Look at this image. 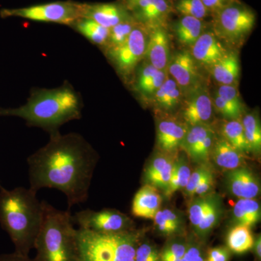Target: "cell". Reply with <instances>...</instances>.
Returning a JSON list of instances; mask_svg holds the SVG:
<instances>
[{
  "instance_id": "7",
  "label": "cell",
  "mask_w": 261,
  "mask_h": 261,
  "mask_svg": "<svg viewBox=\"0 0 261 261\" xmlns=\"http://www.w3.org/2000/svg\"><path fill=\"white\" fill-rule=\"evenodd\" d=\"M73 221L80 228L95 232L118 233L135 229L130 218L114 209L81 211L73 216Z\"/></svg>"
},
{
  "instance_id": "10",
  "label": "cell",
  "mask_w": 261,
  "mask_h": 261,
  "mask_svg": "<svg viewBox=\"0 0 261 261\" xmlns=\"http://www.w3.org/2000/svg\"><path fill=\"white\" fill-rule=\"evenodd\" d=\"M226 186L230 193L239 199H255L260 194L258 179L248 168H235L226 176Z\"/></svg>"
},
{
  "instance_id": "13",
  "label": "cell",
  "mask_w": 261,
  "mask_h": 261,
  "mask_svg": "<svg viewBox=\"0 0 261 261\" xmlns=\"http://www.w3.org/2000/svg\"><path fill=\"white\" fill-rule=\"evenodd\" d=\"M162 197L159 190L145 185L137 191L132 202V214L136 217L153 219L161 208Z\"/></svg>"
},
{
  "instance_id": "2",
  "label": "cell",
  "mask_w": 261,
  "mask_h": 261,
  "mask_svg": "<svg viewBox=\"0 0 261 261\" xmlns=\"http://www.w3.org/2000/svg\"><path fill=\"white\" fill-rule=\"evenodd\" d=\"M83 107L80 93L65 82L57 88H33L25 104L18 108H0V117H18L27 126L42 128L51 135L59 132L65 123L80 119Z\"/></svg>"
},
{
  "instance_id": "38",
  "label": "cell",
  "mask_w": 261,
  "mask_h": 261,
  "mask_svg": "<svg viewBox=\"0 0 261 261\" xmlns=\"http://www.w3.org/2000/svg\"><path fill=\"white\" fill-rule=\"evenodd\" d=\"M153 220L158 231L163 236L177 237L179 236L180 233H181L178 228L175 227L168 221L163 214L162 210L158 211Z\"/></svg>"
},
{
  "instance_id": "37",
  "label": "cell",
  "mask_w": 261,
  "mask_h": 261,
  "mask_svg": "<svg viewBox=\"0 0 261 261\" xmlns=\"http://www.w3.org/2000/svg\"><path fill=\"white\" fill-rule=\"evenodd\" d=\"M214 106L216 109L218 110V111L224 118L229 120V121L238 120V118L242 116V113H243L242 110L235 108L232 105L226 102V100H224L223 98L219 97L217 94L215 97Z\"/></svg>"
},
{
  "instance_id": "14",
  "label": "cell",
  "mask_w": 261,
  "mask_h": 261,
  "mask_svg": "<svg viewBox=\"0 0 261 261\" xmlns=\"http://www.w3.org/2000/svg\"><path fill=\"white\" fill-rule=\"evenodd\" d=\"M175 160L168 154H159L154 157L146 168L144 178L147 185L158 190L166 191L172 174Z\"/></svg>"
},
{
  "instance_id": "33",
  "label": "cell",
  "mask_w": 261,
  "mask_h": 261,
  "mask_svg": "<svg viewBox=\"0 0 261 261\" xmlns=\"http://www.w3.org/2000/svg\"><path fill=\"white\" fill-rule=\"evenodd\" d=\"M135 27L133 22L127 18L110 29L109 37L106 44L107 49L121 45L126 42Z\"/></svg>"
},
{
  "instance_id": "15",
  "label": "cell",
  "mask_w": 261,
  "mask_h": 261,
  "mask_svg": "<svg viewBox=\"0 0 261 261\" xmlns=\"http://www.w3.org/2000/svg\"><path fill=\"white\" fill-rule=\"evenodd\" d=\"M187 130L179 122L163 120L157 127L158 145L166 153H171L181 147Z\"/></svg>"
},
{
  "instance_id": "18",
  "label": "cell",
  "mask_w": 261,
  "mask_h": 261,
  "mask_svg": "<svg viewBox=\"0 0 261 261\" xmlns=\"http://www.w3.org/2000/svg\"><path fill=\"white\" fill-rule=\"evenodd\" d=\"M82 18L92 19L108 29L128 18L124 10L116 4H84Z\"/></svg>"
},
{
  "instance_id": "47",
  "label": "cell",
  "mask_w": 261,
  "mask_h": 261,
  "mask_svg": "<svg viewBox=\"0 0 261 261\" xmlns=\"http://www.w3.org/2000/svg\"><path fill=\"white\" fill-rule=\"evenodd\" d=\"M208 10L220 11L231 5L232 0H201Z\"/></svg>"
},
{
  "instance_id": "21",
  "label": "cell",
  "mask_w": 261,
  "mask_h": 261,
  "mask_svg": "<svg viewBox=\"0 0 261 261\" xmlns=\"http://www.w3.org/2000/svg\"><path fill=\"white\" fill-rule=\"evenodd\" d=\"M240 62L235 53H226L213 65V75L221 85H233L240 75Z\"/></svg>"
},
{
  "instance_id": "9",
  "label": "cell",
  "mask_w": 261,
  "mask_h": 261,
  "mask_svg": "<svg viewBox=\"0 0 261 261\" xmlns=\"http://www.w3.org/2000/svg\"><path fill=\"white\" fill-rule=\"evenodd\" d=\"M255 15L246 8L226 7L219 11V23L226 37L237 39L250 32L255 23Z\"/></svg>"
},
{
  "instance_id": "27",
  "label": "cell",
  "mask_w": 261,
  "mask_h": 261,
  "mask_svg": "<svg viewBox=\"0 0 261 261\" xmlns=\"http://www.w3.org/2000/svg\"><path fill=\"white\" fill-rule=\"evenodd\" d=\"M223 135L225 140L242 153L247 154L251 152L242 122L232 120L225 123L223 126Z\"/></svg>"
},
{
  "instance_id": "32",
  "label": "cell",
  "mask_w": 261,
  "mask_h": 261,
  "mask_svg": "<svg viewBox=\"0 0 261 261\" xmlns=\"http://www.w3.org/2000/svg\"><path fill=\"white\" fill-rule=\"evenodd\" d=\"M216 196V195L198 196V197L192 200L189 207V216H190V222L194 230L198 226L201 220L208 210Z\"/></svg>"
},
{
  "instance_id": "46",
  "label": "cell",
  "mask_w": 261,
  "mask_h": 261,
  "mask_svg": "<svg viewBox=\"0 0 261 261\" xmlns=\"http://www.w3.org/2000/svg\"><path fill=\"white\" fill-rule=\"evenodd\" d=\"M214 173H213L212 171H211L210 172L206 175L204 179L201 181L200 185L196 188L195 195H205L209 192V190H211L213 185H214Z\"/></svg>"
},
{
  "instance_id": "39",
  "label": "cell",
  "mask_w": 261,
  "mask_h": 261,
  "mask_svg": "<svg viewBox=\"0 0 261 261\" xmlns=\"http://www.w3.org/2000/svg\"><path fill=\"white\" fill-rule=\"evenodd\" d=\"M211 170L205 165H201L200 167L197 168L193 173L190 175L189 178L188 183L185 187V193L189 197H193L195 196V191L196 188L200 185L201 181L204 179L206 175Z\"/></svg>"
},
{
  "instance_id": "44",
  "label": "cell",
  "mask_w": 261,
  "mask_h": 261,
  "mask_svg": "<svg viewBox=\"0 0 261 261\" xmlns=\"http://www.w3.org/2000/svg\"><path fill=\"white\" fill-rule=\"evenodd\" d=\"M159 70L150 64L143 67L140 70L138 77H137V84H136V88L137 90H140L142 87H143L149 82V80H150L156 74Z\"/></svg>"
},
{
  "instance_id": "3",
  "label": "cell",
  "mask_w": 261,
  "mask_h": 261,
  "mask_svg": "<svg viewBox=\"0 0 261 261\" xmlns=\"http://www.w3.org/2000/svg\"><path fill=\"white\" fill-rule=\"evenodd\" d=\"M44 202L30 188L0 189V225L11 239L15 252L28 256L34 249L44 216Z\"/></svg>"
},
{
  "instance_id": "52",
  "label": "cell",
  "mask_w": 261,
  "mask_h": 261,
  "mask_svg": "<svg viewBox=\"0 0 261 261\" xmlns=\"http://www.w3.org/2000/svg\"><path fill=\"white\" fill-rule=\"evenodd\" d=\"M161 261H181V259H172V260H164Z\"/></svg>"
},
{
  "instance_id": "11",
  "label": "cell",
  "mask_w": 261,
  "mask_h": 261,
  "mask_svg": "<svg viewBox=\"0 0 261 261\" xmlns=\"http://www.w3.org/2000/svg\"><path fill=\"white\" fill-rule=\"evenodd\" d=\"M183 117L191 126L208 125L212 119L213 105L205 91H198L192 96L184 108Z\"/></svg>"
},
{
  "instance_id": "28",
  "label": "cell",
  "mask_w": 261,
  "mask_h": 261,
  "mask_svg": "<svg viewBox=\"0 0 261 261\" xmlns=\"http://www.w3.org/2000/svg\"><path fill=\"white\" fill-rule=\"evenodd\" d=\"M181 97L179 87L173 79L166 78L154 93L158 106L164 110H171L177 106Z\"/></svg>"
},
{
  "instance_id": "29",
  "label": "cell",
  "mask_w": 261,
  "mask_h": 261,
  "mask_svg": "<svg viewBox=\"0 0 261 261\" xmlns=\"http://www.w3.org/2000/svg\"><path fill=\"white\" fill-rule=\"evenodd\" d=\"M222 214V204L219 196L216 195L208 210L195 230L197 238L200 240L207 238L211 231L219 224Z\"/></svg>"
},
{
  "instance_id": "30",
  "label": "cell",
  "mask_w": 261,
  "mask_h": 261,
  "mask_svg": "<svg viewBox=\"0 0 261 261\" xmlns=\"http://www.w3.org/2000/svg\"><path fill=\"white\" fill-rule=\"evenodd\" d=\"M212 133H214V130L209 125L192 126L190 130H187L181 146L187 154L192 158L202 141Z\"/></svg>"
},
{
  "instance_id": "40",
  "label": "cell",
  "mask_w": 261,
  "mask_h": 261,
  "mask_svg": "<svg viewBox=\"0 0 261 261\" xmlns=\"http://www.w3.org/2000/svg\"><path fill=\"white\" fill-rule=\"evenodd\" d=\"M215 136L214 133L211 134L202 141V143L196 149L191 159L196 162H205L210 157L214 145Z\"/></svg>"
},
{
  "instance_id": "43",
  "label": "cell",
  "mask_w": 261,
  "mask_h": 261,
  "mask_svg": "<svg viewBox=\"0 0 261 261\" xmlns=\"http://www.w3.org/2000/svg\"><path fill=\"white\" fill-rule=\"evenodd\" d=\"M166 79V75L164 70H159L156 74L138 91L144 95L154 94L157 92L158 89L161 87Z\"/></svg>"
},
{
  "instance_id": "20",
  "label": "cell",
  "mask_w": 261,
  "mask_h": 261,
  "mask_svg": "<svg viewBox=\"0 0 261 261\" xmlns=\"http://www.w3.org/2000/svg\"><path fill=\"white\" fill-rule=\"evenodd\" d=\"M232 215L236 226L251 228L260 221V203L255 199H239L233 206Z\"/></svg>"
},
{
  "instance_id": "8",
  "label": "cell",
  "mask_w": 261,
  "mask_h": 261,
  "mask_svg": "<svg viewBox=\"0 0 261 261\" xmlns=\"http://www.w3.org/2000/svg\"><path fill=\"white\" fill-rule=\"evenodd\" d=\"M148 39L142 29L135 27L126 42L107 49L108 58L117 69L124 75L130 74L141 60L146 56Z\"/></svg>"
},
{
  "instance_id": "35",
  "label": "cell",
  "mask_w": 261,
  "mask_h": 261,
  "mask_svg": "<svg viewBox=\"0 0 261 261\" xmlns=\"http://www.w3.org/2000/svg\"><path fill=\"white\" fill-rule=\"evenodd\" d=\"M176 8L184 16L193 17L199 20L205 18L208 11L201 0H178Z\"/></svg>"
},
{
  "instance_id": "42",
  "label": "cell",
  "mask_w": 261,
  "mask_h": 261,
  "mask_svg": "<svg viewBox=\"0 0 261 261\" xmlns=\"http://www.w3.org/2000/svg\"><path fill=\"white\" fill-rule=\"evenodd\" d=\"M205 260L203 249L200 243L193 240H188L186 252L181 261H204Z\"/></svg>"
},
{
  "instance_id": "4",
  "label": "cell",
  "mask_w": 261,
  "mask_h": 261,
  "mask_svg": "<svg viewBox=\"0 0 261 261\" xmlns=\"http://www.w3.org/2000/svg\"><path fill=\"white\" fill-rule=\"evenodd\" d=\"M70 210L61 211L44 202V216L34 249V261H76L77 229Z\"/></svg>"
},
{
  "instance_id": "41",
  "label": "cell",
  "mask_w": 261,
  "mask_h": 261,
  "mask_svg": "<svg viewBox=\"0 0 261 261\" xmlns=\"http://www.w3.org/2000/svg\"><path fill=\"white\" fill-rule=\"evenodd\" d=\"M217 95L232 105L235 108L243 111V105L240 100L238 89L233 85H221L218 90Z\"/></svg>"
},
{
  "instance_id": "36",
  "label": "cell",
  "mask_w": 261,
  "mask_h": 261,
  "mask_svg": "<svg viewBox=\"0 0 261 261\" xmlns=\"http://www.w3.org/2000/svg\"><path fill=\"white\" fill-rule=\"evenodd\" d=\"M135 261H161L160 252L152 244L141 240L136 250Z\"/></svg>"
},
{
  "instance_id": "6",
  "label": "cell",
  "mask_w": 261,
  "mask_h": 261,
  "mask_svg": "<svg viewBox=\"0 0 261 261\" xmlns=\"http://www.w3.org/2000/svg\"><path fill=\"white\" fill-rule=\"evenodd\" d=\"M84 4L73 2H56L18 9H3L2 18L20 17L35 21L49 22L71 25L83 16Z\"/></svg>"
},
{
  "instance_id": "45",
  "label": "cell",
  "mask_w": 261,
  "mask_h": 261,
  "mask_svg": "<svg viewBox=\"0 0 261 261\" xmlns=\"http://www.w3.org/2000/svg\"><path fill=\"white\" fill-rule=\"evenodd\" d=\"M231 252L227 247H216L211 249L207 252L208 261H229Z\"/></svg>"
},
{
  "instance_id": "51",
  "label": "cell",
  "mask_w": 261,
  "mask_h": 261,
  "mask_svg": "<svg viewBox=\"0 0 261 261\" xmlns=\"http://www.w3.org/2000/svg\"><path fill=\"white\" fill-rule=\"evenodd\" d=\"M139 1L140 0H127V5H128V8H134Z\"/></svg>"
},
{
  "instance_id": "25",
  "label": "cell",
  "mask_w": 261,
  "mask_h": 261,
  "mask_svg": "<svg viewBox=\"0 0 261 261\" xmlns=\"http://www.w3.org/2000/svg\"><path fill=\"white\" fill-rule=\"evenodd\" d=\"M203 30L202 20L193 17L184 16L175 27V32L181 43L192 45L197 40Z\"/></svg>"
},
{
  "instance_id": "26",
  "label": "cell",
  "mask_w": 261,
  "mask_h": 261,
  "mask_svg": "<svg viewBox=\"0 0 261 261\" xmlns=\"http://www.w3.org/2000/svg\"><path fill=\"white\" fill-rule=\"evenodd\" d=\"M191 173V169L185 158L180 156L179 159L174 161L171 178L167 190L165 191L166 197H171L175 192L185 189Z\"/></svg>"
},
{
  "instance_id": "1",
  "label": "cell",
  "mask_w": 261,
  "mask_h": 261,
  "mask_svg": "<svg viewBox=\"0 0 261 261\" xmlns=\"http://www.w3.org/2000/svg\"><path fill=\"white\" fill-rule=\"evenodd\" d=\"M98 156L90 144L78 133L49 135L47 145L27 159L31 190L56 189L68 200V209L84 203L89 190Z\"/></svg>"
},
{
  "instance_id": "17",
  "label": "cell",
  "mask_w": 261,
  "mask_h": 261,
  "mask_svg": "<svg viewBox=\"0 0 261 261\" xmlns=\"http://www.w3.org/2000/svg\"><path fill=\"white\" fill-rule=\"evenodd\" d=\"M169 41L167 33L162 28L154 29L149 35L146 56L150 65L159 70H164L169 63Z\"/></svg>"
},
{
  "instance_id": "24",
  "label": "cell",
  "mask_w": 261,
  "mask_h": 261,
  "mask_svg": "<svg viewBox=\"0 0 261 261\" xmlns=\"http://www.w3.org/2000/svg\"><path fill=\"white\" fill-rule=\"evenodd\" d=\"M134 9L141 20L147 23L159 21L168 10L167 0H140Z\"/></svg>"
},
{
  "instance_id": "54",
  "label": "cell",
  "mask_w": 261,
  "mask_h": 261,
  "mask_svg": "<svg viewBox=\"0 0 261 261\" xmlns=\"http://www.w3.org/2000/svg\"><path fill=\"white\" fill-rule=\"evenodd\" d=\"M204 261H208V260H206V259H205V260H204Z\"/></svg>"
},
{
  "instance_id": "23",
  "label": "cell",
  "mask_w": 261,
  "mask_h": 261,
  "mask_svg": "<svg viewBox=\"0 0 261 261\" xmlns=\"http://www.w3.org/2000/svg\"><path fill=\"white\" fill-rule=\"evenodd\" d=\"M254 240L250 228L235 226L228 233L226 244L230 251L241 255L251 250Z\"/></svg>"
},
{
  "instance_id": "19",
  "label": "cell",
  "mask_w": 261,
  "mask_h": 261,
  "mask_svg": "<svg viewBox=\"0 0 261 261\" xmlns=\"http://www.w3.org/2000/svg\"><path fill=\"white\" fill-rule=\"evenodd\" d=\"M212 151L215 163L222 169L231 171L243 166L244 154L230 145L224 138L214 142Z\"/></svg>"
},
{
  "instance_id": "16",
  "label": "cell",
  "mask_w": 261,
  "mask_h": 261,
  "mask_svg": "<svg viewBox=\"0 0 261 261\" xmlns=\"http://www.w3.org/2000/svg\"><path fill=\"white\" fill-rule=\"evenodd\" d=\"M168 71L178 87L187 89L197 78L195 59L187 51H181L173 57L168 65Z\"/></svg>"
},
{
  "instance_id": "31",
  "label": "cell",
  "mask_w": 261,
  "mask_h": 261,
  "mask_svg": "<svg viewBox=\"0 0 261 261\" xmlns=\"http://www.w3.org/2000/svg\"><path fill=\"white\" fill-rule=\"evenodd\" d=\"M242 123L251 152L258 153L261 149V127L258 118L252 113L246 115Z\"/></svg>"
},
{
  "instance_id": "53",
  "label": "cell",
  "mask_w": 261,
  "mask_h": 261,
  "mask_svg": "<svg viewBox=\"0 0 261 261\" xmlns=\"http://www.w3.org/2000/svg\"><path fill=\"white\" fill-rule=\"evenodd\" d=\"M2 187H3V186H2L1 181H0V189H1Z\"/></svg>"
},
{
  "instance_id": "50",
  "label": "cell",
  "mask_w": 261,
  "mask_h": 261,
  "mask_svg": "<svg viewBox=\"0 0 261 261\" xmlns=\"http://www.w3.org/2000/svg\"><path fill=\"white\" fill-rule=\"evenodd\" d=\"M254 253H255V257H257V260H260L261 258V238L260 235L257 236L255 240H254L253 246Z\"/></svg>"
},
{
  "instance_id": "5",
  "label": "cell",
  "mask_w": 261,
  "mask_h": 261,
  "mask_svg": "<svg viewBox=\"0 0 261 261\" xmlns=\"http://www.w3.org/2000/svg\"><path fill=\"white\" fill-rule=\"evenodd\" d=\"M143 233L130 230L118 233H99L77 229L76 261H135V252Z\"/></svg>"
},
{
  "instance_id": "12",
  "label": "cell",
  "mask_w": 261,
  "mask_h": 261,
  "mask_svg": "<svg viewBox=\"0 0 261 261\" xmlns=\"http://www.w3.org/2000/svg\"><path fill=\"white\" fill-rule=\"evenodd\" d=\"M227 53L212 33L201 34L192 47V56L202 64L213 66Z\"/></svg>"
},
{
  "instance_id": "22",
  "label": "cell",
  "mask_w": 261,
  "mask_h": 261,
  "mask_svg": "<svg viewBox=\"0 0 261 261\" xmlns=\"http://www.w3.org/2000/svg\"><path fill=\"white\" fill-rule=\"evenodd\" d=\"M70 27L94 44L100 46L107 44L110 29L105 28L92 19L81 18Z\"/></svg>"
},
{
  "instance_id": "49",
  "label": "cell",
  "mask_w": 261,
  "mask_h": 261,
  "mask_svg": "<svg viewBox=\"0 0 261 261\" xmlns=\"http://www.w3.org/2000/svg\"><path fill=\"white\" fill-rule=\"evenodd\" d=\"M0 261H34V258L29 257V255L27 256L14 252L13 253L0 255Z\"/></svg>"
},
{
  "instance_id": "48",
  "label": "cell",
  "mask_w": 261,
  "mask_h": 261,
  "mask_svg": "<svg viewBox=\"0 0 261 261\" xmlns=\"http://www.w3.org/2000/svg\"><path fill=\"white\" fill-rule=\"evenodd\" d=\"M162 211L168 221L175 227L178 228L180 231H182V230H183L182 229L183 228V221H182L180 215L175 212L174 211L170 210V209H163Z\"/></svg>"
},
{
  "instance_id": "34",
  "label": "cell",
  "mask_w": 261,
  "mask_h": 261,
  "mask_svg": "<svg viewBox=\"0 0 261 261\" xmlns=\"http://www.w3.org/2000/svg\"><path fill=\"white\" fill-rule=\"evenodd\" d=\"M188 240L180 238H173L168 241L160 252L161 260L181 259L186 252Z\"/></svg>"
}]
</instances>
